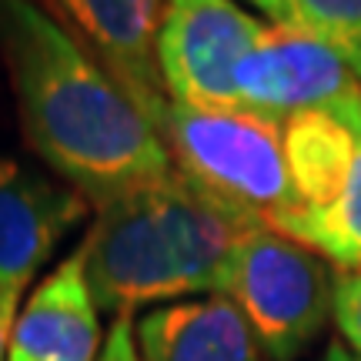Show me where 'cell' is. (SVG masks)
Listing matches in <instances>:
<instances>
[{
  "instance_id": "obj_5",
  "label": "cell",
  "mask_w": 361,
  "mask_h": 361,
  "mask_svg": "<svg viewBox=\"0 0 361 361\" xmlns=\"http://www.w3.org/2000/svg\"><path fill=\"white\" fill-rule=\"evenodd\" d=\"M264 30L238 0H168L154 44L164 94L188 107L241 111L234 78Z\"/></svg>"
},
{
  "instance_id": "obj_4",
  "label": "cell",
  "mask_w": 361,
  "mask_h": 361,
  "mask_svg": "<svg viewBox=\"0 0 361 361\" xmlns=\"http://www.w3.org/2000/svg\"><path fill=\"white\" fill-rule=\"evenodd\" d=\"M218 295L238 308L268 361H298L335 318V278L324 258L274 228L238 241Z\"/></svg>"
},
{
  "instance_id": "obj_17",
  "label": "cell",
  "mask_w": 361,
  "mask_h": 361,
  "mask_svg": "<svg viewBox=\"0 0 361 361\" xmlns=\"http://www.w3.org/2000/svg\"><path fill=\"white\" fill-rule=\"evenodd\" d=\"M318 361H361V355L355 348H348V345H338V341H331Z\"/></svg>"
},
{
  "instance_id": "obj_3",
  "label": "cell",
  "mask_w": 361,
  "mask_h": 361,
  "mask_svg": "<svg viewBox=\"0 0 361 361\" xmlns=\"http://www.w3.org/2000/svg\"><path fill=\"white\" fill-rule=\"evenodd\" d=\"M151 124L180 178L251 224L274 228L301 207L278 124L245 111L188 107L171 97Z\"/></svg>"
},
{
  "instance_id": "obj_1",
  "label": "cell",
  "mask_w": 361,
  "mask_h": 361,
  "mask_svg": "<svg viewBox=\"0 0 361 361\" xmlns=\"http://www.w3.org/2000/svg\"><path fill=\"white\" fill-rule=\"evenodd\" d=\"M0 64L24 141L90 207L174 174L147 114L40 4L0 0Z\"/></svg>"
},
{
  "instance_id": "obj_9",
  "label": "cell",
  "mask_w": 361,
  "mask_h": 361,
  "mask_svg": "<svg viewBox=\"0 0 361 361\" xmlns=\"http://www.w3.org/2000/svg\"><path fill=\"white\" fill-rule=\"evenodd\" d=\"M97 311L80 245L27 298L13 324L7 361H97Z\"/></svg>"
},
{
  "instance_id": "obj_6",
  "label": "cell",
  "mask_w": 361,
  "mask_h": 361,
  "mask_svg": "<svg viewBox=\"0 0 361 361\" xmlns=\"http://www.w3.org/2000/svg\"><path fill=\"white\" fill-rule=\"evenodd\" d=\"M238 104L281 128L288 117L324 111L361 134V78L335 51L291 30L268 27L238 67Z\"/></svg>"
},
{
  "instance_id": "obj_8",
  "label": "cell",
  "mask_w": 361,
  "mask_h": 361,
  "mask_svg": "<svg viewBox=\"0 0 361 361\" xmlns=\"http://www.w3.org/2000/svg\"><path fill=\"white\" fill-rule=\"evenodd\" d=\"M54 7L151 121L168 101L154 57L168 0H54Z\"/></svg>"
},
{
  "instance_id": "obj_11",
  "label": "cell",
  "mask_w": 361,
  "mask_h": 361,
  "mask_svg": "<svg viewBox=\"0 0 361 361\" xmlns=\"http://www.w3.org/2000/svg\"><path fill=\"white\" fill-rule=\"evenodd\" d=\"M281 144L301 207H322L345 191L361 134H355L338 114L308 111L284 121Z\"/></svg>"
},
{
  "instance_id": "obj_10",
  "label": "cell",
  "mask_w": 361,
  "mask_h": 361,
  "mask_svg": "<svg viewBox=\"0 0 361 361\" xmlns=\"http://www.w3.org/2000/svg\"><path fill=\"white\" fill-rule=\"evenodd\" d=\"M141 361H261L258 341L228 298L207 295L151 308L134 324Z\"/></svg>"
},
{
  "instance_id": "obj_15",
  "label": "cell",
  "mask_w": 361,
  "mask_h": 361,
  "mask_svg": "<svg viewBox=\"0 0 361 361\" xmlns=\"http://www.w3.org/2000/svg\"><path fill=\"white\" fill-rule=\"evenodd\" d=\"M97 361H141L137 358V338H134V318L130 314H121L111 324V335L104 341Z\"/></svg>"
},
{
  "instance_id": "obj_2",
  "label": "cell",
  "mask_w": 361,
  "mask_h": 361,
  "mask_svg": "<svg viewBox=\"0 0 361 361\" xmlns=\"http://www.w3.org/2000/svg\"><path fill=\"white\" fill-rule=\"evenodd\" d=\"M247 231H258V224L174 171L97 211L80 241L94 301L121 318L157 301L218 295L228 258Z\"/></svg>"
},
{
  "instance_id": "obj_16",
  "label": "cell",
  "mask_w": 361,
  "mask_h": 361,
  "mask_svg": "<svg viewBox=\"0 0 361 361\" xmlns=\"http://www.w3.org/2000/svg\"><path fill=\"white\" fill-rule=\"evenodd\" d=\"M17 305H20V291L0 288V361L7 358V348H11L13 324H17V314H20Z\"/></svg>"
},
{
  "instance_id": "obj_13",
  "label": "cell",
  "mask_w": 361,
  "mask_h": 361,
  "mask_svg": "<svg viewBox=\"0 0 361 361\" xmlns=\"http://www.w3.org/2000/svg\"><path fill=\"white\" fill-rule=\"evenodd\" d=\"M278 30L335 51L361 78V0H245Z\"/></svg>"
},
{
  "instance_id": "obj_14",
  "label": "cell",
  "mask_w": 361,
  "mask_h": 361,
  "mask_svg": "<svg viewBox=\"0 0 361 361\" xmlns=\"http://www.w3.org/2000/svg\"><path fill=\"white\" fill-rule=\"evenodd\" d=\"M335 324L345 345L361 355V271H345L335 278Z\"/></svg>"
},
{
  "instance_id": "obj_12",
  "label": "cell",
  "mask_w": 361,
  "mask_h": 361,
  "mask_svg": "<svg viewBox=\"0 0 361 361\" xmlns=\"http://www.w3.org/2000/svg\"><path fill=\"white\" fill-rule=\"evenodd\" d=\"M274 231L288 234L318 258L331 261L345 271H361V147L355 157L345 191L331 204L298 207L274 224Z\"/></svg>"
},
{
  "instance_id": "obj_7",
  "label": "cell",
  "mask_w": 361,
  "mask_h": 361,
  "mask_svg": "<svg viewBox=\"0 0 361 361\" xmlns=\"http://www.w3.org/2000/svg\"><path fill=\"white\" fill-rule=\"evenodd\" d=\"M87 197L0 154V288L24 295L34 271L87 214Z\"/></svg>"
}]
</instances>
